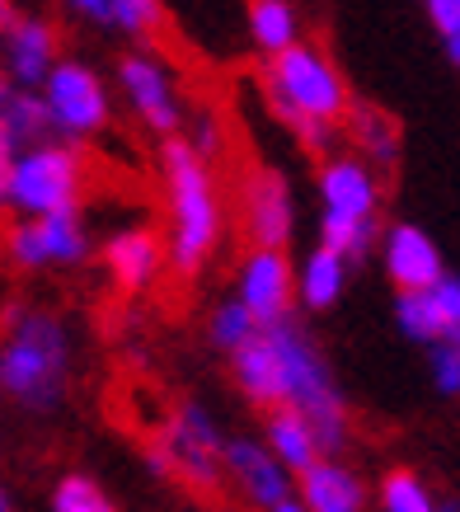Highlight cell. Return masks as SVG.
Returning a JSON list of instances; mask_svg holds the SVG:
<instances>
[{
	"label": "cell",
	"instance_id": "cell-13",
	"mask_svg": "<svg viewBox=\"0 0 460 512\" xmlns=\"http://www.w3.org/2000/svg\"><path fill=\"white\" fill-rule=\"evenodd\" d=\"M395 329L409 343H442L460 339V278L446 268L432 287L395 292Z\"/></svg>",
	"mask_w": 460,
	"mask_h": 512
},
{
	"label": "cell",
	"instance_id": "cell-34",
	"mask_svg": "<svg viewBox=\"0 0 460 512\" xmlns=\"http://www.w3.org/2000/svg\"><path fill=\"white\" fill-rule=\"evenodd\" d=\"M263 512H306V503H301V498H282V503H273V508H263Z\"/></svg>",
	"mask_w": 460,
	"mask_h": 512
},
{
	"label": "cell",
	"instance_id": "cell-33",
	"mask_svg": "<svg viewBox=\"0 0 460 512\" xmlns=\"http://www.w3.org/2000/svg\"><path fill=\"white\" fill-rule=\"evenodd\" d=\"M10 160H15V151L0 141V212H10Z\"/></svg>",
	"mask_w": 460,
	"mask_h": 512
},
{
	"label": "cell",
	"instance_id": "cell-31",
	"mask_svg": "<svg viewBox=\"0 0 460 512\" xmlns=\"http://www.w3.org/2000/svg\"><path fill=\"white\" fill-rule=\"evenodd\" d=\"M296 146L306 151V156L324 160V156H334V146H338V127L334 123H296Z\"/></svg>",
	"mask_w": 460,
	"mask_h": 512
},
{
	"label": "cell",
	"instance_id": "cell-29",
	"mask_svg": "<svg viewBox=\"0 0 460 512\" xmlns=\"http://www.w3.org/2000/svg\"><path fill=\"white\" fill-rule=\"evenodd\" d=\"M423 15H428L437 43H442L446 62L460 66V0H423Z\"/></svg>",
	"mask_w": 460,
	"mask_h": 512
},
{
	"label": "cell",
	"instance_id": "cell-8",
	"mask_svg": "<svg viewBox=\"0 0 460 512\" xmlns=\"http://www.w3.org/2000/svg\"><path fill=\"white\" fill-rule=\"evenodd\" d=\"M0 254L19 273H71L90 264L94 240L85 212H43V217H19L0 235Z\"/></svg>",
	"mask_w": 460,
	"mask_h": 512
},
{
	"label": "cell",
	"instance_id": "cell-15",
	"mask_svg": "<svg viewBox=\"0 0 460 512\" xmlns=\"http://www.w3.org/2000/svg\"><path fill=\"white\" fill-rule=\"evenodd\" d=\"M221 466H226V480L240 489V498L254 503L259 512L296 494V475L263 447L259 437H226Z\"/></svg>",
	"mask_w": 460,
	"mask_h": 512
},
{
	"label": "cell",
	"instance_id": "cell-23",
	"mask_svg": "<svg viewBox=\"0 0 460 512\" xmlns=\"http://www.w3.org/2000/svg\"><path fill=\"white\" fill-rule=\"evenodd\" d=\"M245 24H249V43H254L263 62L301 38V15H296L292 0H249Z\"/></svg>",
	"mask_w": 460,
	"mask_h": 512
},
{
	"label": "cell",
	"instance_id": "cell-12",
	"mask_svg": "<svg viewBox=\"0 0 460 512\" xmlns=\"http://www.w3.org/2000/svg\"><path fill=\"white\" fill-rule=\"evenodd\" d=\"M240 212H245V235L249 245H263V249H287L296 235V198H292V184L287 174L259 170L245 174V188H240Z\"/></svg>",
	"mask_w": 460,
	"mask_h": 512
},
{
	"label": "cell",
	"instance_id": "cell-14",
	"mask_svg": "<svg viewBox=\"0 0 460 512\" xmlns=\"http://www.w3.org/2000/svg\"><path fill=\"white\" fill-rule=\"evenodd\" d=\"M292 268L296 264L287 259V249L249 245V254L240 259V273H235V301H245L259 325L292 315V306H296Z\"/></svg>",
	"mask_w": 460,
	"mask_h": 512
},
{
	"label": "cell",
	"instance_id": "cell-16",
	"mask_svg": "<svg viewBox=\"0 0 460 512\" xmlns=\"http://www.w3.org/2000/svg\"><path fill=\"white\" fill-rule=\"evenodd\" d=\"M376 245H381V268H385V278H390V287H395V292H418V287H432V282L446 273L442 245H437L423 226H414V221L381 226Z\"/></svg>",
	"mask_w": 460,
	"mask_h": 512
},
{
	"label": "cell",
	"instance_id": "cell-11",
	"mask_svg": "<svg viewBox=\"0 0 460 512\" xmlns=\"http://www.w3.org/2000/svg\"><path fill=\"white\" fill-rule=\"evenodd\" d=\"M62 57V29L47 15H10L0 24V76H10L24 90H38L47 71Z\"/></svg>",
	"mask_w": 460,
	"mask_h": 512
},
{
	"label": "cell",
	"instance_id": "cell-5",
	"mask_svg": "<svg viewBox=\"0 0 460 512\" xmlns=\"http://www.w3.org/2000/svg\"><path fill=\"white\" fill-rule=\"evenodd\" d=\"M263 90L268 104L287 127L296 123H334L343 127V113L353 104V90L338 71V62L324 47L296 38L292 47H282L277 57H268L263 71Z\"/></svg>",
	"mask_w": 460,
	"mask_h": 512
},
{
	"label": "cell",
	"instance_id": "cell-10",
	"mask_svg": "<svg viewBox=\"0 0 460 512\" xmlns=\"http://www.w3.org/2000/svg\"><path fill=\"white\" fill-rule=\"evenodd\" d=\"M113 80H118V94H123V104L132 109L146 132L155 137H174L179 127H184L188 109H184V94H179V80L169 71L155 52L137 47V52H123L118 66H113Z\"/></svg>",
	"mask_w": 460,
	"mask_h": 512
},
{
	"label": "cell",
	"instance_id": "cell-2",
	"mask_svg": "<svg viewBox=\"0 0 460 512\" xmlns=\"http://www.w3.org/2000/svg\"><path fill=\"white\" fill-rule=\"evenodd\" d=\"M263 334H268L277 353L282 404L310 423V433L320 442V456H343L348 442H353V409H348V395L338 386V372L324 357L320 339L310 334V325L296 311L282 315V320H268Z\"/></svg>",
	"mask_w": 460,
	"mask_h": 512
},
{
	"label": "cell",
	"instance_id": "cell-24",
	"mask_svg": "<svg viewBox=\"0 0 460 512\" xmlns=\"http://www.w3.org/2000/svg\"><path fill=\"white\" fill-rule=\"evenodd\" d=\"M259 334V320L249 315L245 301H235V296H226V301H216L212 315H207V343H212L216 353H235L240 343H249Z\"/></svg>",
	"mask_w": 460,
	"mask_h": 512
},
{
	"label": "cell",
	"instance_id": "cell-19",
	"mask_svg": "<svg viewBox=\"0 0 460 512\" xmlns=\"http://www.w3.org/2000/svg\"><path fill=\"white\" fill-rule=\"evenodd\" d=\"M348 278H353V264L329 245H315L301 259V268H292V287H296V301L301 311L320 315V311H334L343 292H348Z\"/></svg>",
	"mask_w": 460,
	"mask_h": 512
},
{
	"label": "cell",
	"instance_id": "cell-21",
	"mask_svg": "<svg viewBox=\"0 0 460 512\" xmlns=\"http://www.w3.org/2000/svg\"><path fill=\"white\" fill-rule=\"evenodd\" d=\"M43 137H52V127H47L38 90H24L10 76H0V141L10 151H24V146H33Z\"/></svg>",
	"mask_w": 460,
	"mask_h": 512
},
{
	"label": "cell",
	"instance_id": "cell-4",
	"mask_svg": "<svg viewBox=\"0 0 460 512\" xmlns=\"http://www.w3.org/2000/svg\"><path fill=\"white\" fill-rule=\"evenodd\" d=\"M320 245L338 249L348 264H362L381 235V174L362 156L320 160Z\"/></svg>",
	"mask_w": 460,
	"mask_h": 512
},
{
	"label": "cell",
	"instance_id": "cell-3",
	"mask_svg": "<svg viewBox=\"0 0 460 512\" xmlns=\"http://www.w3.org/2000/svg\"><path fill=\"white\" fill-rule=\"evenodd\" d=\"M160 174H165V207H169V240L165 259L179 278H198L212 264V254L226 240V207L216 193V174L207 160L188 151V141L160 137Z\"/></svg>",
	"mask_w": 460,
	"mask_h": 512
},
{
	"label": "cell",
	"instance_id": "cell-32",
	"mask_svg": "<svg viewBox=\"0 0 460 512\" xmlns=\"http://www.w3.org/2000/svg\"><path fill=\"white\" fill-rule=\"evenodd\" d=\"M62 10L80 24H94V29H108V0H62Z\"/></svg>",
	"mask_w": 460,
	"mask_h": 512
},
{
	"label": "cell",
	"instance_id": "cell-38",
	"mask_svg": "<svg viewBox=\"0 0 460 512\" xmlns=\"http://www.w3.org/2000/svg\"><path fill=\"white\" fill-rule=\"evenodd\" d=\"M0 404H5V395H0Z\"/></svg>",
	"mask_w": 460,
	"mask_h": 512
},
{
	"label": "cell",
	"instance_id": "cell-28",
	"mask_svg": "<svg viewBox=\"0 0 460 512\" xmlns=\"http://www.w3.org/2000/svg\"><path fill=\"white\" fill-rule=\"evenodd\" d=\"M179 137H184L188 151H193L198 160H207V165H216V160L226 156V123H221V113L216 109H202L198 118H184Z\"/></svg>",
	"mask_w": 460,
	"mask_h": 512
},
{
	"label": "cell",
	"instance_id": "cell-37",
	"mask_svg": "<svg viewBox=\"0 0 460 512\" xmlns=\"http://www.w3.org/2000/svg\"><path fill=\"white\" fill-rule=\"evenodd\" d=\"M212 512H230V508H212Z\"/></svg>",
	"mask_w": 460,
	"mask_h": 512
},
{
	"label": "cell",
	"instance_id": "cell-27",
	"mask_svg": "<svg viewBox=\"0 0 460 512\" xmlns=\"http://www.w3.org/2000/svg\"><path fill=\"white\" fill-rule=\"evenodd\" d=\"M165 19V5L160 0H108V29L127 33V38H151Z\"/></svg>",
	"mask_w": 460,
	"mask_h": 512
},
{
	"label": "cell",
	"instance_id": "cell-18",
	"mask_svg": "<svg viewBox=\"0 0 460 512\" xmlns=\"http://www.w3.org/2000/svg\"><path fill=\"white\" fill-rule=\"evenodd\" d=\"M301 503L306 512H362L367 508V484L357 475L353 466H343L338 456H320V461H310L301 475Z\"/></svg>",
	"mask_w": 460,
	"mask_h": 512
},
{
	"label": "cell",
	"instance_id": "cell-1",
	"mask_svg": "<svg viewBox=\"0 0 460 512\" xmlns=\"http://www.w3.org/2000/svg\"><path fill=\"white\" fill-rule=\"evenodd\" d=\"M76 353V325L62 306L10 301L0 311V395L33 419H52L66 409Z\"/></svg>",
	"mask_w": 460,
	"mask_h": 512
},
{
	"label": "cell",
	"instance_id": "cell-30",
	"mask_svg": "<svg viewBox=\"0 0 460 512\" xmlns=\"http://www.w3.org/2000/svg\"><path fill=\"white\" fill-rule=\"evenodd\" d=\"M428 367H432V386L442 400L460 395V339H442L428 343Z\"/></svg>",
	"mask_w": 460,
	"mask_h": 512
},
{
	"label": "cell",
	"instance_id": "cell-17",
	"mask_svg": "<svg viewBox=\"0 0 460 512\" xmlns=\"http://www.w3.org/2000/svg\"><path fill=\"white\" fill-rule=\"evenodd\" d=\"M104 268L118 292H127V296L151 292L155 282H160V273L169 268L165 240L151 226H123V231H113L104 240Z\"/></svg>",
	"mask_w": 460,
	"mask_h": 512
},
{
	"label": "cell",
	"instance_id": "cell-35",
	"mask_svg": "<svg viewBox=\"0 0 460 512\" xmlns=\"http://www.w3.org/2000/svg\"><path fill=\"white\" fill-rule=\"evenodd\" d=\"M0 512H19V508H15V494H10V489H0Z\"/></svg>",
	"mask_w": 460,
	"mask_h": 512
},
{
	"label": "cell",
	"instance_id": "cell-20",
	"mask_svg": "<svg viewBox=\"0 0 460 512\" xmlns=\"http://www.w3.org/2000/svg\"><path fill=\"white\" fill-rule=\"evenodd\" d=\"M343 127H348L357 156L367 160L371 170H395L399 165V123L385 109H371V104L353 99L343 113Z\"/></svg>",
	"mask_w": 460,
	"mask_h": 512
},
{
	"label": "cell",
	"instance_id": "cell-22",
	"mask_svg": "<svg viewBox=\"0 0 460 512\" xmlns=\"http://www.w3.org/2000/svg\"><path fill=\"white\" fill-rule=\"evenodd\" d=\"M263 414H268V419H263V437H259V442L273 451V456L292 470V475H301L310 461H320V442H315L310 423L301 419L296 409L273 404V409H263Z\"/></svg>",
	"mask_w": 460,
	"mask_h": 512
},
{
	"label": "cell",
	"instance_id": "cell-6",
	"mask_svg": "<svg viewBox=\"0 0 460 512\" xmlns=\"http://www.w3.org/2000/svg\"><path fill=\"white\" fill-rule=\"evenodd\" d=\"M90 188L85 151L66 137H43L15 151L10 160V212L43 217V212H80Z\"/></svg>",
	"mask_w": 460,
	"mask_h": 512
},
{
	"label": "cell",
	"instance_id": "cell-9",
	"mask_svg": "<svg viewBox=\"0 0 460 512\" xmlns=\"http://www.w3.org/2000/svg\"><path fill=\"white\" fill-rule=\"evenodd\" d=\"M38 99H43L52 137L85 141V137H99V132L113 123V99H108L104 76H99L90 62L66 57V52L57 57V66L47 71L43 85H38Z\"/></svg>",
	"mask_w": 460,
	"mask_h": 512
},
{
	"label": "cell",
	"instance_id": "cell-7",
	"mask_svg": "<svg viewBox=\"0 0 460 512\" xmlns=\"http://www.w3.org/2000/svg\"><path fill=\"white\" fill-rule=\"evenodd\" d=\"M160 451H165L169 484H184L193 498H216L226 484V466H221V447L226 433L212 419V409L202 400H179L169 409V419L155 433Z\"/></svg>",
	"mask_w": 460,
	"mask_h": 512
},
{
	"label": "cell",
	"instance_id": "cell-36",
	"mask_svg": "<svg viewBox=\"0 0 460 512\" xmlns=\"http://www.w3.org/2000/svg\"><path fill=\"white\" fill-rule=\"evenodd\" d=\"M10 15H15V0H0V24H5Z\"/></svg>",
	"mask_w": 460,
	"mask_h": 512
},
{
	"label": "cell",
	"instance_id": "cell-25",
	"mask_svg": "<svg viewBox=\"0 0 460 512\" xmlns=\"http://www.w3.org/2000/svg\"><path fill=\"white\" fill-rule=\"evenodd\" d=\"M47 512H118V503L108 498V489L85 470H66L62 480L52 484V503Z\"/></svg>",
	"mask_w": 460,
	"mask_h": 512
},
{
	"label": "cell",
	"instance_id": "cell-26",
	"mask_svg": "<svg viewBox=\"0 0 460 512\" xmlns=\"http://www.w3.org/2000/svg\"><path fill=\"white\" fill-rule=\"evenodd\" d=\"M381 512H437V498L418 470L395 466L381 475Z\"/></svg>",
	"mask_w": 460,
	"mask_h": 512
}]
</instances>
